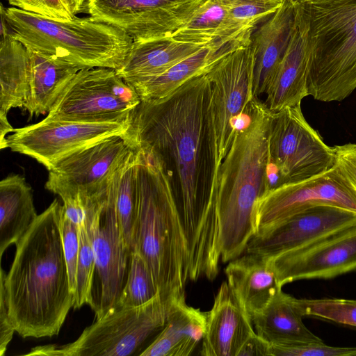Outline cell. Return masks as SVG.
I'll list each match as a JSON object with an SVG mask.
<instances>
[{
	"instance_id": "obj_13",
	"label": "cell",
	"mask_w": 356,
	"mask_h": 356,
	"mask_svg": "<svg viewBox=\"0 0 356 356\" xmlns=\"http://www.w3.org/2000/svg\"><path fill=\"white\" fill-rule=\"evenodd\" d=\"M124 122H82L55 120L14 129L6 136V147L29 156L48 170L59 160L108 137L125 133Z\"/></svg>"
},
{
	"instance_id": "obj_25",
	"label": "cell",
	"mask_w": 356,
	"mask_h": 356,
	"mask_svg": "<svg viewBox=\"0 0 356 356\" xmlns=\"http://www.w3.org/2000/svg\"><path fill=\"white\" fill-rule=\"evenodd\" d=\"M307 60L302 34L295 28L286 53L268 85L264 102L268 108L278 112L301 104L309 96Z\"/></svg>"
},
{
	"instance_id": "obj_35",
	"label": "cell",
	"mask_w": 356,
	"mask_h": 356,
	"mask_svg": "<svg viewBox=\"0 0 356 356\" xmlns=\"http://www.w3.org/2000/svg\"><path fill=\"white\" fill-rule=\"evenodd\" d=\"M60 229L70 289L75 294L76 287V268L79 252V225L72 222L64 214L63 209Z\"/></svg>"
},
{
	"instance_id": "obj_40",
	"label": "cell",
	"mask_w": 356,
	"mask_h": 356,
	"mask_svg": "<svg viewBox=\"0 0 356 356\" xmlns=\"http://www.w3.org/2000/svg\"><path fill=\"white\" fill-rule=\"evenodd\" d=\"M271 343L253 333L245 342L238 356H270Z\"/></svg>"
},
{
	"instance_id": "obj_1",
	"label": "cell",
	"mask_w": 356,
	"mask_h": 356,
	"mask_svg": "<svg viewBox=\"0 0 356 356\" xmlns=\"http://www.w3.org/2000/svg\"><path fill=\"white\" fill-rule=\"evenodd\" d=\"M207 86L204 74L165 97L140 100L130 112L124 134L133 149L160 158L171 177L188 270L194 275L216 271L220 260L217 213L207 179Z\"/></svg>"
},
{
	"instance_id": "obj_22",
	"label": "cell",
	"mask_w": 356,
	"mask_h": 356,
	"mask_svg": "<svg viewBox=\"0 0 356 356\" xmlns=\"http://www.w3.org/2000/svg\"><path fill=\"white\" fill-rule=\"evenodd\" d=\"M252 35L224 43L206 45L194 54L179 62L164 73L131 85L140 100L165 97L188 80L206 74L222 58L250 42Z\"/></svg>"
},
{
	"instance_id": "obj_23",
	"label": "cell",
	"mask_w": 356,
	"mask_h": 356,
	"mask_svg": "<svg viewBox=\"0 0 356 356\" xmlns=\"http://www.w3.org/2000/svg\"><path fill=\"white\" fill-rule=\"evenodd\" d=\"M207 312L188 305L184 292L176 297L164 327L140 356H188L202 341Z\"/></svg>"
},
{
	"instance_id": "obj_19",
	"label": "cell",
	"mask_w": 356,
	"mask_h": 356,
	"mask_svg": "<svg viewBox=\"0 0 356 356\" xmlns=\"http://www.w3.org/2000/svg\"><path fill=\"white\" fill-rule=\"evenodd\" d=\"M295 28L293 5L285 2L253 31L250 44L254 56L252 95L264 94L281 63Z\"/></svg>"
},
{
	"instance_id": "obj_18",
	"label": "cell",
	"mask_w": 356,
	"mask_h": 356,
	"mask_svg": "<svg viewBox=\"0 0 356 356\" xmlns=\"http://www.w3.org/2000/svg\"><path fill=\"white\" fill-rule=\"evenodd\" d=\"M254 332L251 318L227 282H223L216 295L212 308L207 312L200 355L238 356L243 345Z\"/></svg>"
},
{
	"instance_id": "obj_17",
	"label": "cell",
	"mask_w": 356,
	"mask_h": 356,
	"mask_svg": "<svg viewBox=\"0 0 356 356\" xmlns=\"http://www.w3.org/2000/svg\"><path fill=\"white\" fill-rule=\"evenodd\" d=\"M356 224V212L319 204L286 219L264 234L252 236L244 252L274 257Z\"/></svg>"
},
{
	"instance_id": "obj_8",
	"label": "cell",
	"mask_w": 356,
	"mask_h": 356,
	"mask_svg": "<svg viewBox=\"0 0 356 356\" xmlns=\"http://www.w3.org/2000/svg\"><path fill=\"white\" fill-rule=\"evenodd\" d=\"M182 292L159 294L138 307L116 306L87 327L73 342L36 346L26 355L127 356L142 348L164 327L175 299Z\"/></svg>"
},
{
	"instance_id": "obj_21",
	"label": "cell",
	"mask_w": 356,
	"mask_h": 356,
	"mask_svg": "<svg viewBox=\"0 0 356 356\" xmlns=\"http://www.w3.org/2000/svg\"><path fill=\"white\" fill-rule=\"evenodd\" d=\"M304 316L300 299L280 288L266 306L253 316L252 321L256 333L274 346L323 343L305 326Z\"/></svg>"
},
{
	"instance_id": "obj_31",
	"label": "cell",
	"mask_w": 356,
	"mask_h": 356,
	"mask_svg": "<svg viewBox=\"0 0 356 356\" xmlns=\"http://www.w3.org/2000/svg\"><path fill=\"white\" fill-rule=\"evenodd\" d=\"M159 294V291L150 268L143 258L134 251L127 280L116 306L138 307Z\"/></svg>"
},
{
	"instance_id": "obj_42",
	"label": "cell",
	"mask_w": 356,
	"mask_h": 356,
	"mask_svg": "<svg viewBox=\"0 0 356 356\" xmlns=\"http://www.w3.org/2000/svg\"><path fill=\"white\" fill-rule=\"evenodd\" d=\"M298 1L299 0H284V1L290 3L293 5L295 4L296 3H297Z\"/></svg>"
},
{
	"instance_id": "obj_32",
	"label": "cell",
	"mask_w": 356,
	"mask_h": 356,
	"mask_svg": "<svg viewBox=\"0 0 356 356\" xmlns=\"http://www.w3.org/2000/svg\"><path fill=\"white\" fill-rule=\"evenodd\" d=\"M232 22L243 30L255 29L284 4V0H218Z\"/></svg>"
},
{
	"instance_id": "obj_33",
	"label": "cell",
	"mask_w": 356,
	"mask_h": 356,
	"mask_svg": "<svg viewBox=\"0 0 356 356\" xmlns=\"http://www.w3.org/2000/svg\"><path fill=\"white\" fill-rule=\"evenodd\" d=\"M79 252L76 268L74 309L89 305L95 271V258L88 230L84 220L79 225Z\"/></svg>"
},
{
	"instance_id": "obj_5",
	"label": "cell",
	"mask_w": 356,
	"mask_h": 356,
	"mask_svg": "<svg viewBox=\"0 0 356 356\" xmlns=\"http://www.w3.org/2000/svg\"><path fill=\"white\" fill-rule=\"evenodd\" d=\"M293 8L309 96L323 102L346 99L356 89V0H299Z\"/></svg>"
},
{
	"instance_id": "obj_16",
	"label": "cell",
	"mask_w": 356,
	"mask_h": 356,
	"mask_svg": "<svg viewBox=\"0 0 356 356\" xmlns=\"http://www.w3.org/2000/svg\"><path fill=\"white\" fill-rule=\"evenodd\" d=\"M280 287L356 270V224L298 249L269 257Z\"/></svg>"
},
{
	"instance_id": "obj_14",
	"label": "cell",
	"mask_w": 356,
	"mask_h": 356,
	"mask_svg": "<svg viewBox=\"0 0 356 356\" xmlns=\"http://www.w3.org/2000/svg\"><path fill=\"white\" fill-rule=\"evenodd\" d=\"M207 0H88L92 17L112 25L134 41L170 36Z\"/></svg>"
},
{
	"instance_id": "obj_12",
	"label": "cell",
	"mask_w": 356,
	"mask_h": 356,
	"mask_svg": "<svg viewBox=\"0 0 356 356\" xmlns=\"http://www.w3.org/2000/svg\"><path fill=\"white\" fill-rule=\"evenodd\" d=\"M319 204L356 212V191L336 163L322 174L280 185L261 196L254 209L253 236L264 234L294 214Z\"/></svg>"
},
{
	"instance_id": "obj_27",
	"label": "cell",
	"mask_w": 356,
	"mask_h": 356,
	"mask_svg": "<svg viewBox=\"0 0 356 356\" xmlns=\"http://www.w3.org/2000/svg\"><path fill=\"white\" fill-rule=\"evenodd\" d=\"M30 56L29 95L24 105L31 116L49 113L79 67L35 51Z\"/></svg>"
},
{
	"instance_id": "obj_7",
	"label": "cell",
	"mask_w": 356,
	"mask_h": 356,
	"mask_svg": "<svg viewBox=\"0 0 356 356\" xmlns=\"http://www.w3.org/2000/svg\"><path fill=\"white\" fill-rule=\"evenodd\" d=\"M253 67L250 42L222 58L206 73L207 179L210 200L216 209L218 171L236 131L235 120L254 98Z\"/></svg>"
},
{
	"instance_id": "obj_2",
	"label": "cell",
	"mask_w": 356,
	"mask_h": 356,
	"mask_svg": "<svg viewBox=\"0 0 356 356\" xmlns=\"http://www.w3.org/2000/svg\"><path fill=\"white\" fill-rule=\"evenodd\" d=\"M63 205L54 199L15 244L9 271L1 269L10 318L21 337L57 335L71 309V291L63 251Z\"/></svg>"
},
{
	"instance_id": "obj_34",
	"label": "cell",
	"mask_w": 356,
	"mask_h": 356,
	"mask_svg": "<svg viewBox=\"0 0 356 356\" xmlns=\"http://www.w3.org/2000/svg\"><path fill=\"white\" fill-rule=\"evenodd\" d=\"M305 316L356 327V300L341 298H300Z\"/></svg>"
},
{
	"instance_id": "obj_39",
	"label": "cell",
	"mask_w": 356,
	"mask_h": 356,
	"mask_svg": "<svg viewBox=\"0 0 356 356\" xmlns=\"http://www.w3.org/2000/svg\"><path fill=\"white\" fill-rule=\"evenodd\" d=\"M15 332L10 318L3 286L0 284V356H3Z\"/></svg>"
},
{
	"instance_id": "obj_37",
	"label": "cell",
	"mask_w": 356,
	"mask_h": 356,
	"mask_svg": "<svg viewBox=\"0 0 356 356\" xmlns=\"http://www.w3.org/2000/svg\"><path fill=\"white\" fill-rule=\"evenodd\" d=\"M13 7L54 20H72L76 16L65 0H7Z\"/></svg>"
},
{
	"instance_id": "obj_9",
	"label": "cell",
	"mask_w": 356,
	"mask_h": 356,
	"mask_svg": "<svg viewBox=\"0 0 356 356\" xmlns=\"http://www.w3.org/2000/svg\"><path fill=\"white\" fill-rule=\"evenodd\" d=\"M107 184L97 193H86L85 222L95 258L89 306L96 319L118 305L127 280L133 252L124 242Z\"/></svg>"
},
{
	"instance_id": "obj_10",
	"label": "cell",
	"mask_w": 356,
	"mask_h": 356,
	"mask_svg": "<svg viewBox=\"0 0 356 356\" xmlns=\"http://www.w3.org/2000/svg\"><path fill=\"white\" fill-rule=\"evenodd\" d=\"M136 90L115 70H80L61 92L47 118L82 122H124L140 103Z\"/></svg>"
},
{
	"instance_id": "obj_6",
	"label": "cell",
	"mask_w": 356,
	"mask_h": 356,
	"mask_svg": "<svg viewBox=\"0 0 356 356\" xmlns=\"http://www.w3.org/2000/svg\"><path fill=\"white\" fill-rule=\"evenodd\" d=\"M10 36L28 49L54 56L81 70L123 64L134 40L92 17L54 20L15 7L5 8Z\"/></svg>"
},
{
	"instance_id": "obj_26",
	"label": "cell",
	"mask_w": 356,
	"mask_h": 356,
	"mask_svg": "<svg viewBox=\"0 0 356 356\" xmlns=\"http://www.w3.org/2000/svg\"><path fill=\"white\" fill-rule=\"evenodd\" d=\"M31 187L25 178L11 174L0 182V257L17 244L38 217Z\"/></svg>"
},
{
	"instance_id": "obj_4",
	"label": "cell",
	"mask_w": 356,
	"mask_h": 356,
	"mask_svg": "<svg viewBox=\"0 0 356 356\" xmlns=\"http://www.w3.org/2000/svg\"><path fill=\"white\" fill-rule=\"evenodd\" d=\"M134 149L138 211L134 251L150 268L159 294L168 296L184 291L188 279V253L172 182L160 158Z\"/></svg>"
},
{
	"instance_id": "obj_24",
	"label": "cell",
	"mask_w": 356,
	"mask_h": 356,
	"mask_svg": "<svg viewBox=\"0 0 356 356\" xmlns=\"http://www.w3.org/2000/svg\"><path fill=\"white\" fill-rule=\"evenodd\" d=\"M204 47L171 36L134 41L123 64L115 71L132 85L164 73Z\"/></svg>"
},
{
	"instance_id": "obj_38",
	"label": "cell",
	"mask_w": 356,
	"mask_h": 356,
	"mask_svg": "<svg viewBox=\"0 0 356 356\" xmlns=\"http://www.w3.org/2000/svg\"><path fill=\"white\" fill-rule=\"evenodd\" d=\"M334 147L337 156L336 164L356 191V143L336 145Z\"/></svg>"
},
{
	"instance_id": "obj_29",
	"label": "cell",
	"mask_w": 356,
	"mask_h": 356,
	"mask_svg": "<svg viewBox=\"0 0 356 356\" xmlns=\"http://www.w3.org/2000/svg\"><path fill=\"white\" fill-rule=\"evenodd\" d=\"M254 31L238 29L232 22L227 9L218 0H207L187 22L170 36L179 41L206 46L252 35Z\"/></svg>"
},
{
	"instance_id": "obj_41",
	"label": "cell",
	"mask_w": 356,
	"mask_h": 356,
	"mask_svg": "<svg viewBox=\"0 0 356 356\" xmlns=\"http://www.w3.org/2000/svg\"><path fill=\"white\" fill-rule=\"evenodd\" d=\"M68 5L72 13L76 15L85 8L87 1L86 0H65Z\"/></svg>"
},
{
	"instance_id": "obj_15",
	"label": "cell",
	"mask_w": 356,
	"mask_h": 356,
	"mask_svg": "<svg viewBox=\"0 0 356 356\" xmlns=\"http://www.w3.org/2000/svg\"><path fill=\"white\" fill-rule=\"evenodd\" d=\"M132 150L124 134L104 138L56 162L49 170L44 187L60 198L97 193Z\"/></svg>"
},
{
	"instance_id": "obj_3",
	"label": "cell",
	"mask_w": 356,
	"mask_h": 356,
	"mask_svg": "<svg viewBox=\"0 0 356 356\" xmlns=\"http://www.w3.org/2000/svg\"><path fill=\"white\" fill-rule=\"evenodd\" d=\"M250 120L236 131L219 168L216 213L223 263L241 256L254 234V212L268 191V132L273 112L258 97L249 103Z\"/></svg>"
},
{
	"instance_id": "obj_30",
	"label": "cell",
	"mask_w": 356,
	"mask_h": 356,
	"mask_svg": "<svg viewBox=\"0 0 356 356\" xmlns=\"http://www.w3.org/2000/svg\"><path fill=\"white\" fill-rule=\"evenodd\" d=\"M134 149L111 176L107 187L113 196L127 248L134 250V238L138 211Z\"/></svg>"
},
{
	"instance_id": "obj_11",
	"label": "cell",
	"mask_w": 356,
	"mask_h": 356,
	"mask_svg": "<svg viewBox=\"0 0 356 356\" xmlns=\"http://www.w3.org/2000/svg\"><path fill=\"white\" fill-rule=\"evenodd\" d=\"M268 145L269 161L279 172L278 186L318 175L336 163L334 147L308 123L301 104L273 113Z\"/></svg>"
},
{
	"instance_id": "obj_36",
	"label": "cell",
	"mask_w": 356,
	"mask_h": 356,
	"mask_svg": "<svg viewBox=\"0 0 356 356\" xmlns=\"http://www.w3.org/2000/svg\"><path fill=\"white\" fill-rule=\"evenodd\" d=\"M270 356H356V347H336L323 343L291 346L271 344Z\"/></svg>"
},
{
	"instance_id": "obj_20",
	"label": "cell",
	"mask_w": 356,
	"mask_h": 356,
	"mask_svg": "<svg viewBox=\"0 0 356 356\" xmlns=\"http://www.w3.org/2000/svg\"><path fill=\"white\" fill-rule=\"evenodd\" d=\"M244 253L229 261L225 273L229 288L252 319L282 287L269 257Z\"/></svg>"
},
{
	"instance_id": "obj_28",
	"label": "cell",
	"mask_w": 356,
	"mask_h": 356,
	"mask_svg": "<svg viewBox=\"0 0 356 356\" xmlns=\"http://www.w3.org/2000/svg\"><path fill=\"white\" fill-rule=\"evenodd\" d=\"M28 49L10 35L0 41V121L8 120L13 108H22L29 95Z\"/></svg>"
}]
</instances>
